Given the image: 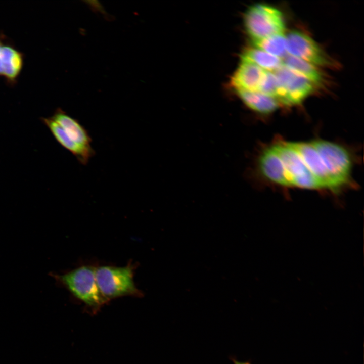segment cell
I'll return each instance as SVG.
<instances>
[{
	"label": "cell",
	"mask_w": 364,
	"mask_h": 364,
	"mask_svg": "<svg viewBox=\"0 0 364 364\" xmlns=\"http://www.w3.org/2000/svg\"><path fill=\"white\" fill-rule=\"evenodd\" d=\"M290 144L299 154L307 168L317 179L322 188L333 191V184L329 173L311 142H290Z\"/></svg>",
	"instance_id": "cell-9"
},
{
	"label": "cell",
	"mask_w": 364,
	"mask_h": 364,
	"mask_svg": "<svg viewBox=\"0 0 364 364\" xmlns=\"http://www.w3.org/2000/svg\"><path fill=\"white\" fill-rule=\"evenodd\" d=\"M265 71L251 62L242 60L231 84L236 90L258 91Z\"/></svg>",
	"instance_id": "cell-11"
},
{
	"label": "cell",
	"mask_w": 364,
	"mask_h": 364,
	"mask_svg": "<svg viewBox=\"0 0 364 364\" xmlns=\"http://www.w3.org/2000/svg\"><path fill=\"white\" fill-rule=\"evenodd\" d=\"M255 48L279 58L287 54L286 37L283 34H276L257 40H252Z\"/></svg>",
	"instance_id": "cell-17"
},
{
	"label": "cell",
	"mask_w": 364,
	"mask_h": 364,
	"mask_svg": "<svg viewBox=\"0 0 364 364\" xmlns=\"http://www.w3.org/2000/svg\"><path fill=\"white\" fill-rule=\"evenodd\" d=\"M242 60L251 62L265 71L274 72L282 64V59L257 48L246 49L242 54Z\"/></svg>",
	"instance_id": "cell-15"
},
{
	"label": "cell",
	"mask_w": 364,
	"mask_h": 364,
	"mask_svg": "<svg viewBox=\"0 0 364 364\" xmlns=\"http://www.w3.org/2000/svg\"><path fill=\"white\" fill-rule=\"evenodd\" d=\"M51 117L61 126L73 142L81 145L91 146L92 139L88 131L77 119L61 108H57Z\"/></svg>",
	"instance_id": "cell-13"
},
{
	"label": "cell",
	"mask_w": 364,
	"mask_h": 364,
	"mask_svg": "<svg viewBox=\"0 0 364 364\" xmlns=\"http://www.w3.org/2000/svg\"><path fill=\"white\" fill-rule=\"evenodd\" d=\"M331 178L333 191L347 184L352 162L348 151L342 146L323 140L311 142Z\"/></svg>",
	"instance_id": "cell-4"
},
{
	"label": "cell",
	"mask_w": 364,
	"mask_h": 364,
	"mask_svg": "<svg viewBox=\"0 0 364 364\" xmlns=\"http://www.w3.org/2000/svg\"><path fill=\"white\" fill-rule=\"evenodd\" d=\"M52 276L57 283L93 311H97L108 301L98 288L94 266L83 265L62 274H52Z\"/></svg>",
	"instance_id": "cell-1"
},
{
	"label": "cell",
	"mask_w": 364,
	"mask_h": 364,
	"mask_svg": "<svg viewBox=\"0 0 364 364\" xmlns=\"http://www.w3.org/2000/svg\"><path fill=\"white\" fill-rule=\"evenodd\" d=\"M234 364H250V363H248V362H244L238 361H237V360H234Z\"/></svg>",
	"instance_id": "cell-20"
},
{
	"label": "cell",
	"mask_w": 364,
	"mask_h": 364,
	"mask_svg": "<svg viewBox=\"0 0 364 364\" xmlns=\"http://www.w3.org/2000/svg\"><path fill=\"white\" fill-rule=\"evenodd\" d=\"M95 276L101 294L108 301L122 296L142 295L134 282V267L130 264L121 267L99 266L95 268Z\"/></svg>",
	"instance_id": "cell-2"
},
{
	"label": "cell",
	"mask_w": 364,
	"mask_h": 364,
	"mask_svg": "<svg viewBox=\"0 0 364 364\" xmlns=\"http://www.w3.org/2000/svg\"><path fill=\"white\" fill-rule=\"evenodd\" d=\"M244 22L252 40L283 34L285 30L281 12L265 4H256L250 7L244 15Z\"/></svg>",
	"instance_id": "cell-3"
},
{
	"label": "cell",
	"mask_w": 364,
	"mask_h": 364,
	"mask_svg": "<svg viewBox=\"0 0 364 364\" xmlns=\"http://www.w3.org/2000/svg\"><path fill=\"white\" fill-rule=\"evenodd\" d=\"M257 168L267 180L282 186H290L283 162L273 146L260 153L257 160Z\"/></svg>",
	"instance_id": "cell-8"
},
{
	"label": "cell",
	"mask_w": 364,
	"mask_h": 364,
	"mask_svg": "<svg viewBox=\"0 0 364 364\" xmlns=\"http://www.w3.org/2000/svg\"><path fill=\"white\" fill-rule=\"evenodd\" d=\"M291 186L310 189L322 188L317 179L310 171L294 179Z\"/></svg>",
	"instance_id": "cell-19"
},
{
	"label": "cell",
	"mask_w": 364,
	"mask_h": 364,
	"mask_svg": "<svg viewBox=\"0 0 364 364\" xmlns=\"http://www.w3.org/2000/svg\"><path fill=\"white\" fill-rule=\"evenodd\" d=\"M41 122L48 128L56 140L71 152L82 164L86 165L95 153L91 146L78 144L73 142L64 129L51 117L41 118Z\"/></svg>",
	"instance_id": "cell-10"
},
{
	"label": "cell",
	"mask_w": 364,
	"mask_h": 364,
	"mask_svg": "<svg viewBox=\"0 0 364 364\" xmlns=\"http://www.w3.org/2000/svg\"><path fill=\"white\" fill-rule=\"evenodd\" d=\"M273 146L283 162L290 186L294 179L310 171L290 142H280Z\"/></svg>",
	"instance_id": "cell-12"
},
{
	"label": "cell",
	"mask_w": 364,
	"mask_h": 364,
	"mask_svg": "<svg viewBox=\"0 0 364 364\" xmlns=\"http://www.w3.org/2000/svg\"><path fill=\"white\" fill-rule=\"evenodd\" d=\"M273 72L278 83L277 100L284 105L299 104L313 90L311 81L283 63Z\"/></svg>",
	"instance_id": "cell-5"
},
{
	"label": "cell",
	"mask_w": 364,
	"mask_h": 364,
	"mask_svg": "<svg viewBox=\"0 0 364 364\" xmlns=\"http://www.w3.org/2000/svg\"><path fill=\"white\" fill-rule=\"evenodd\" d=\"M24 64V55L0 33V77L9 85L16 84Z\"/></svg>",
	"instance_id": "cell-7"
},
{
	"label": "cell",
	"mask_w": 364,
	"mask_h": 364,
	"mask_svg": "<svg viewBox=\"0 0 364 364\" xmlns=\"http://www.w3.org/2000/svg\"><path fill=\"white\" fill-rule=\"evenodd\" d=\"M243 103L252 110L267 114L275 111L279 106L277 99L258 91L236 90Z\"/></svg>",
	"instance_id": "cell-14"
},
{
	"label": "cell",
	"mask_w": 364,
	"mask_h": 364,
	"mask_svg": "<svg viewBox=\"0 0 364 364\" xmlns=\"http://www.w3.org/2000/svg\"><path fill=\"white\" fill-rule=\"evenodd\" d=\"M286 37L288 54L315 65H327V56L308 35L297 30L289 33Z\"/></svg>",
	"instance_id": "cell-6"
},
{
	"label": "cell",
	"mask_w": 364,
	"mask_h": 364,
	"mask_svg": "<svg viewBox=\"0 0 364 364\" xmlns=\"http://www.w3.org/2000/svg\"><path fill=\"white\" fill-rule=\"evenodd\" d=\"M258 91L277 99L278 93V83L273 72L265 71Z\"/></svg>",
	"instance_id": "cell-18"
},
{
	"label": "cell",
	"mask_w": 364,
	"mask_h": 364,
	"mask_svg": "<svg viewBox=\"0 0 364 364\" xmlns=\"http://www.w3.org/2000/svg\"><path fill=\"white\" fill-rule=\"evenodd\" d=\"M283 64L307 78L313 84H320L323 75L315 66L301 59L287 54L283 58Z\"/></svg>",
	"instance_id": "cell-16"
}]
</instances>
